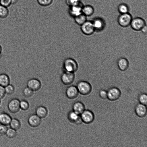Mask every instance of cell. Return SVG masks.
<instances>
[{
	"label": "cell",
	"instance_id": "ab89813d",
	"mask_svg": "<svg viewBox=\"0 0 147 147\" xmlns=\"http://www.w3.org/2000/svg\"><path fill=\"white\" fill-rule=\"evenodd\" d=\"M0 3H1V0H0Z\"/></svg>",
	"mask_w": 147,
	"mask_h": 147
},
{
	"label": "cell",
	"instance_id": "52a82bcc",
	"mask_svg": "<svg viewBox=\"0 0 147 147\" xmlns=\"http://www.w3.org/2000/svg\"><path fill=\"white\" fill-rule=\"evenodd\" d=\"M84 5L83 3L81 1L75 5L69 7L68 11L69 14L74 18L82 13Z\"/></svg>",
	"mask_w": 147,
	"mask_h": 147
},
{
	"label": "cell",
	"instance_id": "7402d4cb",
	"mask_svg": "<svg viewBox=\"0 0 147 147\" xmlns=\"http://www.w3.org/2000/svg\"><path fill=\"white\" fill-rule=\"evenodd\" d=\"M10 79L6 74L3 73L0 74V85L5 87L10 84Z\"/></svg>",
	"mask_w": 147,
	"mask_h": 147
},
{
	"label": "cell",
	"instance_id": "83f0119b",
	"mask_svg": "<svg viewBox=\"0 0 147 147\" xmlns=\"http://www.w3.org/2000/svg\"><path fill=\"white\" fill-rule=\"evenodd\" d=\"M38 3L43 7H47L51 5L53 0H37Z\"/></svg>",
	"mask_w": 147,
	"mask_h": 147
},
{
	"label": "cell",
	"instance_id": "60d3db41",
	"mask_svg": "<svg viewBox=\"0 0 147 147\" xmlns=\"http://www.w3.org/2000/svg\"></svg>",
	"mask_w": 147,
	"mask_h": 147
},
{
	"label": "cell",
	"instance_id": "d4e9b609",
	"mask_svg": "<svg viewBox=\"0 0 147 147\" xmlns=\"http://www.w3.org/2000/svg\"><path fill=\"white\" fill-rule=\"evenodd\" d=\"M9 125L11 128L16 130L19 129L20 128L21 123L18 119L13 118H12Z\"/></svg>",
	"mask_w": 147,
	"mask_h": 147
},
{
	"label": "cell",
	"instance_id": "d6986e66",
	"mask_svg": "<svg viewBox=\"0 0 147 147\" xmlns=\"http://www.w3.org/2000/svg\"><path fill=\"white\" fill-rule=\"evenodd\" d=\"M12 118L8 114L5 113H0V123L6 125H9Z\"/></svg>",
	"mask_w": 147,
	"mask_h": 147
},
{
	"label": "cell",
	"instance_id": "5bb4252c",
	"mask_svg": "<svg viewBox=\"0 0 147 147\" xmlns=\"http://www.w3.org/2000/svg\"><path fill=\"white\" fill-rule=\"evenodd\" d=\"M29 125L33 127H36L39 125L41 122V118L36 114L30 115L28 119Z\"/></svg>",
	"mask_w": 147,
	"mask_h": 147
},
{
	"label": "cell",
	"instance_id": "8fae6325",
	"mask_svg": "<svg viewBox=\"0 0 147 147\" xmlns=\"http://www.w3.org/2000/svg\"><path fill=\"white\" fill-rule=\"evenodd\" d=\"M8 109L10 112L13 113L17 112L19 110L20 108V101L16 98L11 100L7 105Z\"/></svg>",
	"mask_w": 147,
	"mask_h": 147
},
{
	"label": "cell",
	"instance_id": "d6a6232c",
	"mask_svg": "<svg viewBox=\"0 0 147 147\" xmlns=\"http://www.w3.org/2000/svg\"><path fill=\"white\" fill-rule=\"evenodd\" d=\"M81 1V0H65V3L69 7L78 3Z\"/></svg>",
	"mask_w": 147,
	"mask_h": 147
},
{
	"label": "cell",
	"instance_id": "8992f818",
	"mask_svg": "<svg viewBox=\"0 0 147 147\" xmlns=\"http://www.w3.org/2000/svg\"><path fill=\"white\" fill-rule=\"evenodd\" d=\"M80 29L82 32L86 35H90L95 31L92 21L87 20L80 26Z\"/></svg>",
	"mask_w": 147,
	"mask_h": 147
},
{
	"label": "cell",
	"instance_id": "6da1fadb",
	"mask_svg": "<svg viewBox=\"0 0 147 147\" xmlns=\"http://www.w3.org/2000/svg\"><path fill=\"white\" fill-rule=\"evenodd\" d=\"M79 68L77 61L73 58L67 57L65 59L62 65L63 71L76 73Z\"/></svg>",
	"mask_w": 147,
	"mask_h": 147
},
{
	"label": "cell",
	"instance_id": "f1b7e54d",
	"mask_svg": "<svg viewBox=\"0 0 147 147\" xmlns=\"http://www.w3.org/2000/svg\"><path fill=\"white\" fill-rule=\"evenodd\" d=\"M4 87L5 94L8 95H11L14 93L15 88L13 85L9 84Z\"/></svg>",
	"mask_w": 147,
	"mask_h": 147
},
{
	"label": "cell",
	"instance_id": "5b68a950",
	"mask_svg": "<svg viewBox=\"0 0 147 147\" xmlns=\"http://www.w3.org/2000/svg\"><path fill=\"white\" fill-rule=\"evenodd\" d=\"M146 24L145 21L143 18L137 17L132 18L130 25L134 30L139 31Z\"/></svg>",
	"mask_w": 147,
	"mask_h": 147
},
{
	"label": "cell",
	"instance_id": "74e56055",
	"mask_svg": "<svg viewBox=\"0 0 147 147\" xmlns=\"http://www.w3.org/2000/svg\"><path fill=\"white\" fill-rule=\"evenodd\" d=\"M142 32L144 34H146L147 32V27L146 24L145 25L142 29L141 30Z\"/></svg>",
	"mask_w": 147,
	"mask_h": 147
},
{
	"label": "cell",
	"instance_id": "7c38bea8",
	"mask_svg": "<svg viewBox=\"0 0 147 147\" xmlns=\"http://www.w3.org/2000/svg\"><path fill=\"white\" fill-rule=\"evenodd\" d=\"M95 31H100L103 30L105 26V22L101 18L97 17L92 21Z\"/></svg>",
	"mask_w": 147,
	"mask_h": 147
},
{
	"label": "cell",
	"instance_id": "ffe728a7",
	"mask_svg": "<svg viewBox=\"0 0 147 147\" xmlns=\"http://www.w3.org/2000/svg\"><path fill=\"white\" fill-rule=\"evenodd\" d=\"M36 114L40 118H45L48 114V111L44 106H40L38 107L36 110Z\"/></svg>",
	"mask_w": 147,
	"mask_h": 147
},
{
	"label": "cell",
	"instance_id": "603a6c76",
	"mask_svg": "<svg viewBox=\"0 0 147 147\" xmlns=\"http://www.w3.org/2000/svg\"><path fill=\"white\" fill-rule=\"evenodd\" d=\"M87 17L82 13L74 18L76 23L81 26L87 20Z\"/></svg>",
	"mask_w": 147,
	"mask_h": 147
},
{
	"label": "cell",
	"instance_id": "3957f363",
	"mask_svg": "<svg viewBox=\"0 0 147 147\" xmlns=\"http://www.w3.org/2000/svg\"><path fill=\"white\" fill-rule=\"evenodd\" d=\"M132 18V15L129 12L120 14L118 17L117 21L121 26L125 28L130 25Z\"/></svg>",
	"mask_w": 147,
	"mask_h": 147
},
{
	"label": "cell",
	"instance_id": "9c48e42d",
	"mask_svg": "<svg viewBox=\"0 0 147 147\" xmlns=\"http://www.w3.org/2000/svg\"><path fill=\"white\" fill-rule=\"evenodd\" d=\"M82 122L86 124L91 123L94 119L93 113L88 110H84L80 115Z\"/></svg>",
	"mask_w": 147,
	"mask_h": 147
},
{
	"label": "cell",
	"instance_id": "1f68e13d",
	"mask_svg": "<svg viewBox=\"0 0 147 147\" xmlns=\"http://www.w3.org/2000/svg\"><path fill=\"white\" fill-rule=\"evenodd\" d=\"M29 107L28 102L26 100H22L20 101V108L23 110H27Z\"/></svg>",
	"mask_w": 147,
	"mask_h": 147
},
{
	"label": "cell",
	"instance_id": "277c9868",
	"mask_svg": "<svg viewBox=\"0 0 147 147\" xmlns=\"http://www.w3.org/2000/svg\"><path fill=\"white\" fill-rule=\"evenodd\" d=\"M75 73L63 71L61 76L62 83L65 85L71 84L76 79Z\"/></svg>",
	"mask_w": 147,
	"mask_h": 147
},
{
	"label": "cell",
	"instance_id": "e575fe53",
	"mask_svg": "<svg viewBox=\"0 0 147 147\" xmlns=\"http://www.w3.org/2000/svg\"><path fill=\"white\" fill-rule=\"evenodd\" d=\"M7 129V125L0 123V135L5 134Z\"/></svg>",
	"mask_w": 147,
	"mask_h": 147
},
{
	"label": "cell",
	"instance_id": "cb8c5ba5",
	"mask_svg": "<svg viewBox=\"0 0 147 147\" xmlns=\"http://www.w3.org/2000/svg\"><path fill=\"white\" fill-rule=\"evenodd\" d=\"M129 8L126 4L123 3L119 4L117 7V10L120 13L123 14L129 12Z\"/></svg>",
	"mask_w": 147,
	"mask_h": 147
},
{
	"label": "cell",
	"instance_id": "30bf717a",
	"mask_svg": "<svg viewBox=\"0 0 147 147\" xmlns=\"http://www.w3.org/2000/svg\"><path fill=\"white\" fill-rule=\"evenodd\" d=\"M27 85V87L34 91L39 90L41 87L42 84L39 79L33 78L30 79L28 81Z\"/></svg>",
	"mask_w": 147,
	"mask_h": 147
},
{
	"label": "cell",
	"instance_id": "7a4b0ae2",
	"mask_svg": "<svg viewBox=\"0 0 147 147\" xmlns=\"http://www.w3.org/2000/svg\"><path fill=\"white\" fill-rule=\"evenodd\" d=\"M78 92L83 95L89 94L92 90V86L88 82L84 80H81L77 83L76 86Z\"/></svg>",
	"mask_w": 147,
	"mask_h": 147
},
{
	"label": "cell",
	"instance_id": "d590c367",
	"mask_svg": "<svg viewBox=\"0 0 147 147\" xmlns=\"http://www.w3.org/2000/svg\"><path fill=\"white\" fill-rule=\"evenodd\" d=\"M99 94L100 97L102 99L107 98V91L104 90H102L99 91Z\"/></svg>",
	"mask_w": 147,
	"mask_h": 147
},
{
	"label": "cell",
	"instance_id": "2e32d148",
	"mask_svg": "<svg viewBox=\"0 0 147 147\" xmlns=\"http://www.w3.org/2000/svg\"><path fill=\"white\" fill-rule=\"evenodd\" d=\"M135 112L138 117H144L147 113L146 105L140 103L137 104L135 108Z\"/></svg>",
	"mask_w": 147,
	"mask_h": 147
},
{
	"label": "cell",
	"instance_id": "ba28073f",
	"mask_svg": "<svg viewBox=\"0 0 147 147\" xmlns=\"http://www.w3.org/2000/svg\"><path fill=\"white\" fill-rule=\"evenodd\" d=\"M121 95L119 89L115 87H112L107 91V98L111 101H114L118 99Z\"/></svg>",
	"mask_w": 147,
	"mask_h": 147
},
{
	"label": "cell",
	"instance_id": "f35d334b",
	"mask_svg": "<svg viewBox=\"0 0 147 147\" xmlns=\"http://www.w3.org/2000/svg\"><path fill=\"white\" fill-rule=\"evenodd\" d=\"M2 55V48L0 45V58L1 57Z\"/></svg>",
	"mask_w": 147,
	"mask_h": 147
},
{
	"label": "cell",
	"instance_id": "4fadbf2b",
	"mask_svg": "<svg viewBox=\"0 0 147 147\" xmlns=\"http://www.w3.org/2000/svg\"><path fill=\"white\" fill-rule=\"evenodd\" d=\"M67 116L69 121L73 123L79 124L82 122L80 115L77 113L73 110L69 112Z\"/></svg>",
	"mask_w": 147,
	"mask_h": 147
},
{
	"label": "cell",
	"instance_id": "4316f807",
	"mask_svg": "<svg viewBox=\"0 0 147 147\" xmlns=\"http://www.w3.org/2000/svg\"><path fill=\"white\" fill-rule=\"evenodd\" d=\"M5 134L8 138H12L16 137L17 132L16 130L10 127L8 128Z\"/></svg>",
	"mask_w": 147,
	"mask_h": 147
},
{
	"label": "cell",
	"instance_id": "f546056e",
	"mask_svg": "<svg viewBox=\"0 0 147 147\" xmlns=\"http://www.w3.org/2000/svg\"><path fill=\"white\" fill-rule=\"evenodd\" d=\"M138 100L140 103L146 105L147 103L146 94L143 93L140 94L138 97Z\"/></svg>",
	"mask_w": 147,
	"mask_h": 147
},
{
	"label": "cell",
	"instance_id": "4dcf8cb0",
	"mask_svg": "<svg viewBox=\"0 0 147 147\" xmlns=\"http://www.w3.org/2000/svg\"><path fill=\"white\" fill-rule=\"evenodd\" d=\"M33 91L27 87L24 88L23 91L24 95L26 97H30L32 95Z\"/></svg>",
	"mask_w": 147,
	"mask_h": 147
},
{
	"label": "cell",
	"instance_id": "ac0fdd59",
	"mask_svg": "<svg viewBox=\"0 0 147 147\" xmlns=\"http://www.w3.org/2000/svg\"><path fill=\"white\" fill-rule=\"evenodd\" d=\"M72 109V110L75 112L80 115L85 110V107L82 102L80 101H77L73 104Z\"/></svg>",
	"mask_w": 147,
	"mask_h": 147
},
{
	"label": "cell",
	"instance_id": "44dd1931",
	"mask_svg": "<svg viewBox=\"0 0 147 147\" xmlns=\"http://www.w3.org/2000/svg\"><path fill=\"white\" fill-rule=\"evenodd\" d=\"M94 10L91 5H84L82 11V13L86 17L90 16L94 13Z\"/></svg>",
	"mask_w": 147,
	"mask_h": 147
},
{
	"label": "cell",
	"instance_id": "8d00e7d4",
	"mask_svg": "<svg viewBox=\"0 0 147 147\" xmlns=\"http://www.w3.org/2000/svg\"><path fill=\"white\" fill-rule=\"evenodd\" d=\"M5 94V87L0 85V99L3 98Z\"/></svg>",
	"mask_w": 147,
	"mask_h": 147
},
{
	"label": "cell",
	"instance_id": "9a60e30c",
	"mask_svg": "<svg viewBox=\"0 0 147 147\" xmlns=\"http://www.w3.org/2000/svg\"><path fill=\"white\" fill-rule=\"evenodd\" d=\"M78 91L76 86L71 85L67 87L65 93L67 97L70 99L76 98L78 95Z\"/></svg>",
	"mask_w": 147,
	"mask_h": 147
},
{
	"label": "cell",
	"instance_id": "836d02e7",
	"mask_svg": "<svg viewBox=\"0 0 147 147\" xmlns=\"http://www.w3.org/2000/svg\"><path fill=\"white\" fill-rule=\"evenodd\" d=\"M12 3V0H1L0 4L7 7Z\"/></svg>",
	"mask_w": 147,
	"mask_h": 147
},
{
	"label": "cell",
	"instance_id": "484cf974",
	"mask_svg": "<svg viewBox=\"0 0 147 147\" xmlns=\"http://www.w3.org/2000/svg\"><path fill=\"white\" fill-rule=\"evenodd\" d=\"M9 13L7 7L0 4V18H6L8 16Z\"/></svg>",
	"mask_w": 147,
	"mask_h": 147
},
{
	"label": "cell",
	"instance_id": "e0dca14e",
	"mask_svg": "<svg viewBox=\"0 0 147 147\" xmlns=\"http://www.w3.org/2000/svg\"><path fill=\"white\" fill-rule=\"evenodd\" d=\"M117 65L120 70L124 71L127 70L128 67L129 62L126 58L121 57L118 60Z\"/></svg>",
	"mask_w": 147,
	"mask_h": 147
}]
</instances>
